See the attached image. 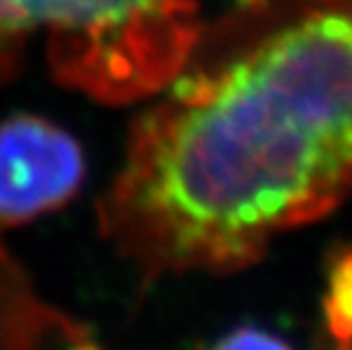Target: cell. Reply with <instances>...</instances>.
<instances>
[{"instance_id": "1", "label": "cell", "mask_w": 352, "mask_h": 350, "mask_svg": "<svg viewBox=\"0 0 352 350\" xmlns=\"http://www.w3.org/2000/svg\"><path fill=\"white\" fill-rule=\"evenodd\" d=\"M164 91L98 203L146 280L245 269L352 198V0H232Z\"/></svg>"}, {"instance_id": "3", "label": "cell", "mask_w": 352, "mask_h": 350, "mask_svg": "<svg viewBox=\"0 0 352 350\" xmlns=\"http://www.w3.org/2000/svg\"><path fill=\"white\" fill-rule=\"evenodd\" d=\"M85 153L71 132L36 114L0 121V228L62 210L85 182Z\"/></svg>"}, {"instance_id": "4", "label": "cell", "mask_w": 352, "mask_h": 350, "mask_svg": "<svg viewBox=\"0 0 352 350\" xmlns=\"http://www.w3.org/2000/svg\"><path fill=\"white\" fill-rule=\"evenodd\" d=\"M323 321L336 350H352V245L336 255L329 269Z\"/></svg>"}, {"instance_id": "2", "label": "cell", "mask_w": 352, "mask_h": 350, "mask_svg": "<svg viewBox=\"0 0 352 350\" xmlns=\"http://www.w3.org/2000/svg\"><path fill=\"white\" fill-rule=\"evenodd\" d=\"M205 23L198 0H0V85L43 34L62 87L104 105L146 100L184 69Z\"/></svg>"}, {"instance_id": "5", "label": "cell", "mask_w": 352, "mask_h": 350, "mask_svg": "<svg viewBox=\"0 0 352 350\" xmlns=\"http://www.w3.org/2000/svg\"><path fill=\"white\" fill-rule=\"evenodd\" d=\"M212 350H294L287 341L259 327H236Z\"/></svg>"}]
</instances>
